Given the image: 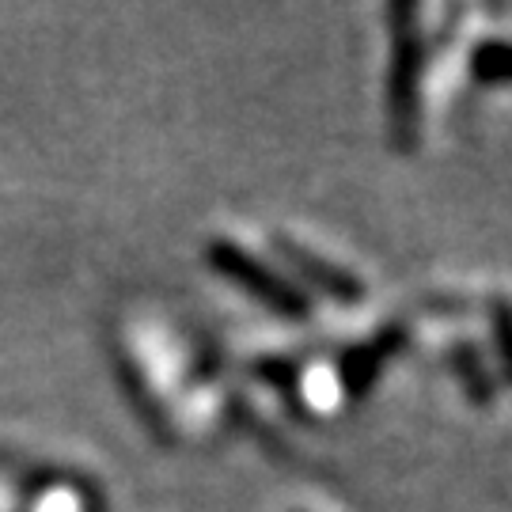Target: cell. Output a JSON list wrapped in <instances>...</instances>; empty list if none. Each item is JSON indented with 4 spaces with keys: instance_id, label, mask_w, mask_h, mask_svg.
<instances>
[{
    "instance_id": "52a82bcc",
    "label": "cell",
    "mask_w": 512,
    "mask_h": 512,
    "mask_svg": "<svg viewBox=\"0 0 512 512\" xmlns=\"http://www.w3.org/2000/svg\"><path fill=\"white\" fill-rule=\"evenodd\" d=\"M494 342H497V361H501V368H509V311H505V304L494 308Z\"/></svg>"
},
{
    "instance_id": "7a4b0ae2",
    "label": "cell",
    "mask_w": 512,
    "mask_h": 512,
    "mask_svg": "<svg viewBox=\"0 0 512 512\" xmlns=\"http://www.w3.org/2000/svg\"><path fill=\"white\" fill-rule=\"evenodd\" d=\"M421 80H425V38L399 27L387 65V126L399 148H414L421 129Z\"/></svg>"
},
{
    "instance_id": "6da1fadb",
    "label": "cell",
    "mask_w": 512,
    "mask_h": 512,
    "mask_svg": "<svg viewBox=\"0 0 512 512\" xmlns=\"http://www.w3.org/2000/svg\"><path fill=\"white\" fill-rule=\"evenodd\" d=\"M205 262H209L213 274L224 277L232 289L247 293L251 300H258L266 311H274V315L289 319V323H308L311 319L308 293H300L277 266L262 262L247 247H239L232 239H213L205 247Z\"/></svg>"
},
{
    "instance_id": "3957f363",
    "label": "cell",
    "mask_w": 512,
    "mask_h": 512,
    "mask_svg": "<svg viewBox=\"0 0 512 512\" xmlns=\"http://www.w3.org/2000/svg\"><path fill=\"white\" fill-rule=\"evenodd\" d=\"M274 251L281 255L285 270H289L285 277L293 281L300 293L311 289V293L334 300L338 308H357L368 296L365 281L353 274V270H346V266H338V262H330L323 255H315L311 247L296 243L293 236H274Z\"/></svg>"
},
{
    "instance_id": "5b68a950",
    "label": "cell",
    "mask_w": 512,
    "mask_h": 512,
    "mask_svg": "<svg viewBox=\"0 0 512 512\" xmlns=\"http://www.w3.org/2000/svg\"><path fill=\"white\" fill-rule=\"evenodd\" d=\"M512 57H509V42L505 38H482L475 50H471V76L486 88H497L509 80Z\"/></svg>"
},
{
    "instance_id": "8992f818",
    "label": "cell",
    "mask_w": 512,
    "mask_h": 512,
    "mask_svg": "<svg viewBox=\"0 0 512 512\" xmlns=\"http://www.w3.org/2000/svg\"><path fill=\"white\" fill-rule=\"evenodd\" d=\"M452 361H456V372L463 376V387H467V395H471V403L475 406H486L494 399V384H490V376H486V368L478 365V353L471 346H456L452 349Z\"/></svg>"
},
{
    "instance_id": "277c9868",
    "label": "cell",
    "mask_w": 512,
    "mask_h": 512,
    "mask_svg": "<svg viewBox=\"0 0 512 512\" xmlns=\"http://www.w3.org/2000/svg\"><path fill=\"white\" fill-rule=\"evenodd\" d=\"M406 338H410L406 327H384V330H376L372 342L346 349L338 372H342V387H346L349 399H365L368 387L380 380V372H384L387 361L406 346Z\"/></svg>"
}]
</instances>
